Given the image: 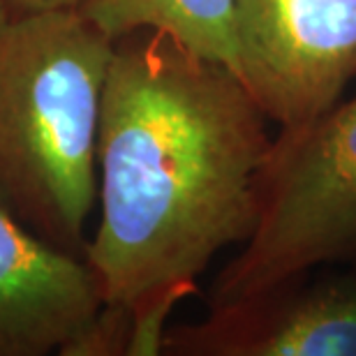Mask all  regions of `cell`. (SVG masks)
Wrapping results in <instances>:
<instances>
[{
	"instance_id": "cell-1",
	"label": "cell",
	"mask_w": 356,
	"mask_h": 356,
	"mask_svg": "<svg viewBox=\"0 0 356 356\" xmlns=\"http://www.w3.org/2000/svg\"><path fill=\"white\" fill-rule=\"evenodd\" d=\"M270 120L225 63L172 35L116 40L97 144L99 225L86 259L130 312L199 291V275L259 222Z\"/></svg>"
},
{
	"instance_id": "cell-2",
	"label": "cell",
	"mask_w": 356,
	"mask_h": 356,
	"mask_svg": "<svg viewBox=\"0 0 356 356\" xmlns=\"http://www.w3.org/2000/svg\"><path fill=\"white\" fill-rule=\"evenodd\" d=\"M116 40L79 7L0 0V204L38 236L86 257L97 144Z\"/></svg>"
},
{
	"instance_id": "cell-3",
	"label": "cell",
	"mask_w": 356,
	"mask_h": 356,
	"mask_svg": "<svg viewBox=\"0 0 356 356\" xmlns=\"http://www.w3.org/2000/svg\"><path fill=\"white\" fill-rule=\"evenodd\" d=\"M259 199L257 229L220 268L209 308L310 268H356V95L273 134Z\"/></svg>"
},
{
	"instance_id": "cell-4",
	"label": "cell",
	"mask_w": 356,
	"mask_h": 356,
	"mask_svg": "<svg viewBox=\"0 0 356 356\" xmlns=\"http://www.w3.org/2000/svg\"><path fill=\"white\" fill-rule=\"evenodd\" d=\"M234 51L270 123H308L356 79V0H236Z\"/></svg>"
},
{
	"instance_id": "cell-5",
	"label": "cell",
	"mask_w": 356,
	"mask_h": 356,
	"mask_svg": "<svg viewBox=\"0 0 356 356\" xmlns=\"http://www.w3.org/2000/svg\"><path fill=\"white\" fill-rule=\"evenodd\" d=\"M172 356H356V268L319 266L169 326Z\"/></svg>"
},
{
	"instance_id": "cell-6",
	"label": "cell",
	"mask_w": 356,
	"mask_h": 356,
	"mask_svg": "<svg viewBox=\"0 0 356 356\" xmlns=\"http://www.w3.org/2000/svg\"><path fill=\"white\" fill-rule=\"evenodd\" d=\"M102 305L86 257L38 236L0 204V356L58 352Z\"/></svg>"
},
{
	"instance_id": "cell-7",
	"label": "cell",
	"mask_w": 356,
	"mask_h": 356,
	"mask_svg": "<svg viewBox=\"0 0 356 356\" xmlns=\"http://www.w3.org/2000/svg\"><path fill=\"white\" fill-rule=\"evenodd\" d=\"M236 0H83L79 10L118 40L134 31L172 35L192 51L234 70Z\"/></svg>"
},
{
	"instance_id": "cell-8",
	"label": "cell",
	"mask_w": 356,
	"mask_h": 356,
	"mask_svg": "<svg viewBox=\"0 0 356 356\" xmlns=\"http://www.w3.org/2000/svg\"><path fill=\"white\" fill-rule=\"evenodd\" d=\"M132 317L125 308L104 303L83 329L60 347V356H127Z\"/></svg>"
},
{
	"instance_id": "cell-9",
	"label": "cell",
	"mask_w": 356,
	"mask_h": 356,
	"mask_svg": "<svg viewBox=\"0 0 356 356\" xmlns=\"http://www.w3.org/2000/svg\"><path fill=\"white\" fill-rule=\"evenodd\" d=\"M5 3L26 10H51V7H79L83 0H5Z\"/></svg>"
}]
</instances>
